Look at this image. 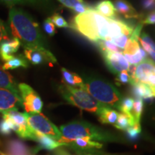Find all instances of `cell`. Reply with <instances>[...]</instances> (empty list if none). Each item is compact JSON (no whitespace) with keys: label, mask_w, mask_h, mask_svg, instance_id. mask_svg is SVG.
Returning <instances> with one entry per match:
<instances>
[{"label":"cell","mask_w":155,"mask_h":155,"mask_svg":"<svg viewBox=\"0 0 155 155\" xmlns=\"http://www.w3.org/2000/svg\"><path fill=\"white\" fill-rule=\"evenodd\" d=\"M43 29L45 32L50 36H53L56 32L55 25L52 22L50 17H48V19H46L45 20L43 23Z\"/></svg>","instance_id":"obj_32"},{"label":"cell","mask_w":155,"mask_h":155,"mask_svg":"<svg viewBox=\"0 0 155 155\" xmlns=\"http://www.w3.org/2000/svg\"><path fill=\"white\" fill-rule=\"evenodd\" d=\"M26 116L27 121L31 129L35 131L42 134L54 140L60 141L61 139V133L55 124H53L47 117L43 114H28L25 113Z\"/></svg>","instance_id":"obj_6"},{"label":"cell","mask_w":155,"mask_h":155,"mask_svg":"<svg viewBox=\"0 0 155 155\" xmlns=\"http://www.w3.org/2000/svg\"><path fill=\"white\" fill-rule=\"evenodd\" d=\"M18 89L22 102V107L28 114H38L42 111L43 103L32 87L26 83H19Z\"/></svg>","instance_id":"obj_8"},{"label":"cell","mask_w":155,"mask_h":155,"mask_svg":"<svg viewBox=\"0 0 155 155\" xmlns=\"http://www.w3.org/2000/svg\"><path fill=\"white\" fill-rule=\"evenodd\" d=\"M95 10L103 16L111 19H114L116 14V10L114 4L109 0H103L97 4L95 7Z\"/></svg>","instance_id":"obj_20"},{"label":"cell","mask_w":155,"mask_h":155,"mask_svg":"<svg viewBox=\"0 0 155 155\" xmlns=\"http://www.w3.org/2000/svg\"><path fill=\"white\" fill-rule=\"evenodd\" d=\"M139 82L147 84V86L150 87L153 93V95H154V97H155V73L154 72H152L145 75Z\"/></svg>","instance_id":"obj_29"},{"label":"cell","mask_w":155,"mask_h":155,"mask_svg":"<svg viewBox=\"0 0 155 155\" xmlns=\"http://www.w3.org/2000/svg\"><path fill=\"white\" fill-rule=\"evenodd\" d=\"M116 81H117L118 83H123V84H127V83H131V79L129 75V72L127 71H122L117 75Z\"/></svg>","instance_id":"obj_34"},{"label":"cell","mask_w":155,"mask_h":155,"mask_svg":"<svg viewBox=\"0 0 155 155\" xmlns=\"http://www.w3.org/2000/svg\"><path fill=\"white\" fill-rule=\"evenodd\" d=\"M7 155H32L29 147L22 141L13 139L7 144Z\"/></svg>","instance_id":"obj_15"},{"label":"cell","mask_w":155,"mask_h":155,"mask_svg":"<svg viewBox=\"0 0 155 155\" xmlns=\"http://www.w3.org/2000/svg\"><path fill=\"white\" fill-rule=\"evenodd\" d=\"M35 141H38V150H52L62 146V144H60L59 142H58L57 141L54 140L53 139L50 138V137H48V136L37 132V131H35Z\"/></svg>","instance_id":"obj_18"},{"label":"cell","mask_w":155,"mask_h":155,"mask_svg":"<svg viewBox=\"0 0 155 155\" xmlns=\"http://www.w3.org/2000/svg\"><path fill=\"white\" fill-rule=\"evenodd\" d=\"M67 146L71 147L76 151L88 152L90 151L94 152V151L101 150L102 148L103 144L101 143L91 140V139L78 138L70 142Z\"/></svg>","instance_id":"obj_13"},{"label":"cell","mask_w":155,"mask_h":155,"mask_svg":"<svg viewBox=\"0 0 155 155\" xmlns=\"http://www.w3.org/2000/svg\"><path fill=\"white\" fill-rule=\"evenodd\" d=\"M102 54L106 65L114 74H119L122 71H129L130 64L126 60L122 53L108 52Z\"/></svg>","instance_id":"obj_9"},{"label":"cell","mask_w":155,"mask_h":155,"mask_svg":"<svg viewBox=\"0 0 155 155\" xmlns=\"http://www.w3.org/2000/svg\"><path fill=\"white\" fill-rule=\"evenodd\" d=\"M131 86H132V94L136 98L151 100L152 98H154L152 90L147 84L140 82H136Z\"/></svg>","instance_id":"obj_19"},{"label":"cell","mask_w":155,"mask_h":155,"mask_svg":"<svg viewBox=\"0 0 155 155\" xmlns=\"http://www.w3.org/2000/svg\"><path fill=\"white\" fill-rule=\"evenodd\" d=\"M127 133L128 137L131 139H136L137 137H138V136L141 132V127L140 124H135L130 127L129 128L126 130Z\"/></svg>","instance_id":"obj_33"},{"label":"cell","mask_w":155,"mask_h":155,"mask_svg":"<svg viewBox=\"0 0 155 155\" xmlns=\"http://www.w3.org/2000/svg\"><path fill=\"white\" fill-rule=\"evenodd\" d=\"M81 88L103 104L120 110L123 99L119 91L111 83L98 78H89L83 81Z\"/></svg>","instance_id":"obj_4"},{"label":"cell","mask_w":155,"mask_h":155,"mask_svg":"<svg viewBox=\"0 0 155 155\" xmlns=\"http://www.w3.org/2000/svg\"><path fill=\"white\" fill-rule=\"evenodd\" d=\"M138 40L144 48V51L148 53L155 62V42L145 32L141 33Z\"/></svg>","instance_id":"obj_23"},{"label":"cell","mask_w":155,"mask_h":155,"mask_svg":"<svg viewBox=\"0 0 155 155\" xmlns=\"http://www.w3.org/2000/svg\"><path fill=\"white\" fill-rule=\"evenodd\" d=\"M135 124H140L136 123L134 119L131 114H126L124 113H120L118 116V119L114 126L120 130L126 131L128 128Z\"/></svg>","instance_id":"obj_22"},{"label":"cell","mask_w":155,"mask_h":155,"mask_svg":"<svg viewBox=\"0 0 155 155\" xmlns=\"http://www.w3.org/2000/svg\"><path fill=\"white\" fill-rule=\"evenodd\" d=\"M3 119L7 120L10 127L20 138L35 140V131L29 127L25 113L16 110L2 112Z\"/></svg>","instance_id":"obj_7"},{"label":"cell","mask_w":155,"mask_h":155,"mask_svg":"<svg viewBox=\"0 0 155 155\" xmlns=\"http://www.w3.org/2000/svg\"><path fill=\"white\" fill-rule=\"evenodd\" d=\"M9 40L8 35H7V30L6 28L5 23L0 19V45L5 40Z\"/></svg>","instance_id":"obj_37"},{"label":"cell","mask_w":155,"mask_h":155,"mask_svg":"<svg viewBox=\"0 0 155 155\" xmlns=\"http://www.w3.org/2000/svg\"><path fill=\"white\" fill-rule=\"evenodd\" d=\"M102 53L111 52V53H122V50L115 45L113 42L108 40H100L97 42Z\"/></svg>","instance_id":"obj_26"},{"label":"cell","mask_w":155,"mask_h":155,"mask_svg":"<svg viewBox=\"0 0 155 155\" xmlns=\"http://www.w3.org/2000/svg\"><path fill=\"white\" fill-rule=\"evenodd\" d=\"M12 131V129L8 121L5 119H2V120L0 121V133L2 134L7 136L10 134Z\"/></svg>","instance_id":"obj_35"},{"label":"cell","mask_w":155,"mask_h":155,"mask_svg":"<svg viewBox=\"0 0 155 155\" xmlns=\"http://www.w3.org/2000/svg\"><path fill=\"white\" fill-rule=\"evenodd\" d=\"M153 72H154V73H155V66H154V70H153Z\"/></svg>","instance_id":"obj_41"},{"label":"cell","mask_w":155,"mask_h":155,"mask_svg":"<svg viewBox=\"0 0 155 155\" xmlns=\"http://www.w3.org/2000/svg\"><path fill=\"white\" fill-rule=\"evenodd\" d=\"M0 88L7 89L14 94L20 96L18 86H17L14 78L8 72H7V71L4 70L1 65H0Z\"/></svg>","instance_id":"obj_17"},{"label":"cell","mask_w":155,"mask_h":155,"mask_svg":"<svg viewBox=\"0 0 155 155\" xmlns=\"http://www.w3.org/2000/svg\"><path fill=\"white\" fill-rule=\"evenodd\" d=\"M144 24H155V10L152 12L143 21Z\"/></svg>","instance_id":"obj_39"},{"label":"cell","mask_w":155,"mask_h":155,"mask_svg":"<svg viewBox=\"0 0 155 155\" xmlns=\"http://www.w3.org/2000/svg\"><path fill=\"white\" fill-rule=\"evenodd\" d=\"M141 5L144 9L151 10L155 8V0H142Z\"/></svg>","instance_id":"obj_38"},{"label":"cell","mask_w":155,"mask_h":155,"mask_svg":"<svg viewBox=\"0 0 155 155\" xmlns=\"http://www.w3.org/2000/svg\"><path fill=\"white\" fill-rule=\"evenodd\" d=\"M129 38H130V36L127 35H122L118 37V38H114L111 42H113L115 45L119 48L120 49H124Z\"/></svg>","instance_id":"obj_31"},{"label":"cell","mask_w":155,"mask_h":155,"mask_svg":"<svg viewBox=\"0 0 155 155\" xmlns=\"http://www.w3.org/2000/svg\"><path fill=\"white\" fill-rule=\"evenodd\" d=\"M143 106H144V104H143L142 99L136 98L134 101V106L131 114L134 119L136 123L137 124H140V119L141 113H142L143 111Z\"/></svg>","instance_id":"obj_27"},{"label":"cell","mask_w":155,"mask_h":155,"mask_svg":"<svg viewBox=\"0 0 155 155\" xmlns=\"http://www.w3.org/2000/svg\"><path fill=\"white\" fill-rule=\"evenodd\" d=\"M61 73L64 83L66 85L73 87H78V88H81V86H82L83 80L76 73L70 72L64 68H61Z\"/></svg>","instance_id":"obj_21"},{"label":"cell","mask_w":155,"mask_h":155,"mask_svg":"<svg viewBox=\"0 0 155 155\" xmlns=\"http://www.w3.org/2000/svg\"><path fill=\"white\" fill-rule=\"evenodd\" d=\"M22 106L21 96L7 89L0 88V111L6 112L12 110L17 111Z\"/></svg>","instance_id":"obj_10"},{"label":"cell","mask_w":155,"mask_h":155,"mask_svg":"<svg viewBox=\"0 0 155 155\" xmlns=\"http://www.w3.org/2000/svg\"><path fill=\"white\" fill-rule=\"evenodd\" d=\"M71 28L91 41H111L114 38L127 35L131 36L134 29L126 22L103 16L94 9L75 15Z\"/></svg>","instance_id":"obj_1"},{"label":"cell","mask_w":155,"mask_h":155,"mask_svg":"<svg viewBox=\"0 0 155 155\" xmlns=\"http://www.w3.org/2000/svg\"><path fill=\"white\" fill-rule=\"evenodd\" d=\"M8 23L12 35L20 41L24 49L48 50L39 25L28 12L20 8L11 7Z\"/></svg>","instance_id":"obj_2"},{"label":"cell","mask_w":155,"mask_h":155,"mask_svg":"<svg viewBox=\"0 0 155 155\" xmlns=\"http://www.w3.org/2000/svg\"><path fill=\"white\" fill-rule=\"evenodd\" d=\"M134 100L132 98H130V97H127V98H123L121 101L119 111H121V113L131 114L134 106Z\"/></svg>","instance_id":"obj_28"},{"label":"cell","mask_w":155,"mask_h":155,"mask_svg":"<svg viewBox=\"0 0 155 155\" xmlns=\"http://www.w3.org/2000/svg\"><path fill=\"white\" fill-rule=\"evenodd\" d=\"M58 154H59V155H68L67 154H65V153L64 152H60Z\"/></svg>","instance_id":"obj_40"},{"label":"cell","mask_w":155,"mask_h":155,"mask_svg":"<svg viewBox=\"0 0 155 155\" xmlns=\"http://www.w3.org/2000/svg\"><path fill=\"white\" fill-rule=\"evenodd\" d=\"M60 3H61L62 5L65 7H66L67 8H68L71 10H73L75 8V7L77 5L80 3L85 2L83 0H58Z\"/></svg>","instance_id":"obj_36"},{"label":"cell","mask_w":155,"mask_h":155,"mask_svg":"<svg viewBox=\"0 0 155 155\" xmlns=\"http://www.w3.org/2000/svg\"><path fill=\"white\" fill-rule=\"evenodd\" d=\"M25 58L33 65H40L45 62L57 63V60L49 50L25 49Z\"/></svg>","instance_id":"obj_11"},{"label":"cell","mask_w":155,"mask_h":155,"mask_svg":"<svg viewBox=\"0 0 155 155\" xmlns=\"http://www.w3.org/2000/svg\"><path fill=\"white\" fill-rule=\"evenodd\" d=\"M20 45V41L16 38L2 42L0 45V58L3 61H9L14 56L13 54L18 51Z\"/></svg>","instance_id":"obj_14"},{"label":"cell","mask_w":155,"mask_h":155,"mask_svg":"<svg viewBox=\"0 0 155 155\" xmlns=\"http://www.w3.org/2000/svg\"><path fill=\"white\" fill-rule=\"evenodd\" d=\"M28 67V63L27 59L22 55L19 56H13L12 58L8 61H7L3 65V69L5 71L7 70H13L19 68H26Z\"/></svg>","instance_id":"obj_25"},{"label":"cell","mask_w":155,"mask_h":155,"mask_svg":"<svg viewBox=\"0 0 155 155\" xmlns=\"http://www.w3.org/2000/svg\"><path fill=\"white\" fill-rule=\"evenodd\" d=\"M59 91L64 99L69 104L98 116L108 106L98 102L86 91L78 87H73L63 83L59 86Z\"/></svg>","instance_id":"obj_5"},{"label":"cell","mask_w":155,"mask_h":155,"mask_svg":"<svg viewBox=\"0 0 155 155\" xmlns=\"http://www.w3.org/2000/svg\"><path fill=\"white\" fill-rule=\"evenodd\" d=\"M60 131L61 139L58 142L62 146H67L70 142L78 138L103 142L117 140L115 136L84 121H74L61 126Z\"/></svg>","instance_id":"obj_3"},{"label":"cell","mask_w":155,"mask_h":155,"mask_svg":"<svg viewBox=\"0 0 155 155\" xmlns=\"http://www.w3.org/2000/svg\"><path fill=\"white\" fill-rule=\"evenodd\" d=\"M118 116H119V113L116 110L112 109L111 107L107 106L101 112V114L98 115V118H99V121L103 124L114 125L118 119Z\"/></svg>","instance_id":"obj_24"},{"label":"cell","mask_w":155,"mask_h":155,"mask_svg":"<svg viewBox=\"0 0 155 155\" xmlns=\"http://www.w3.org/2000/svg\"><path fill=\"white\" fill-rule=\"evenodd\" d=\"M0 4L9 7L26 5L44 9H51L54 6L53 0H0Z\"/></svg>","instance_id":"obj_12"},{"label":"cell","mask_w":155,"mask_h":155,"mask_svg":"<svg viewBox=\"0 0 155 155\" xmlns=\"http://www.w3.org/2000/svg\"><path fill=\"white\" fill-rule=\"evenodd\" d=\"M51 19L52 22L55 25V26H57L60 28H70V25L67 22V21L63 18L61 15L58 14H54L51 17H50Z\"/></svg>","instance_id":"obj_30"},{"label":"cell","mask_w":155,"mask_h":155,"mask_svg":"<svg viewBox=\"0 0 155 155\" xmlns=\"http://www.w3.org/2000/svg\"><path fill=\"white\" fill-rule=\"evenodd\" d=\"M114 7L116 10L126 18H138L139 14L133 6L127 0H114Z\"/></svg>","instance_id":"obj_16"}]
</instances>
